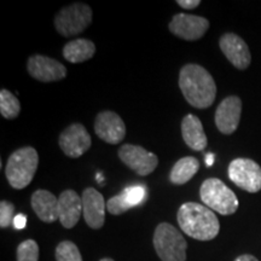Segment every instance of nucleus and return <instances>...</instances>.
I'll list each match as a JSON object with an SVG mask.
<instances>
[{"label":"nucleus","instance_id":"1","mask_svg":"<svg viewBox=\"0 0 261 261\" xmlns=\"http://www.w3.org/2000/svg\"><path fill=\"white\" fill-rule=\"evenodd\" d=\"M179 87L191 107L205 109L214 103L217 85L213 76L198 64H185L179 73Z\"/></svg>","mask_w":261,"mask_h":261},{"label":"nucleus","instance_id":"2","mask_svg":"<svg viewBox=\"0 0 261 261\" xmlns=\"http://www.w3.org/2000/svg\"><path fill=\"white\" fill-rule=\"evenodd\" d=\"M178 224L182 232L198 241H211L218 236L220 224L214 212L203 204L187 202L178 211Z\"/></svg>","mask_w":261,"mask_h":261},{"label":"nucleus","instance_id":"3","mask_svg":"<svg viewBox=\"0 0 261 261\" xmlns=\"http://www.w3.org/2000/svg\"><path fill=\"white\" fill-rule=\"evenodd\" d=\"M39 165L38 151L32 146L15 150L8 160L5 174L10 187L22 190L31 184Z\"/></svg>","mask_w":261,"mask_h":261},{"label":"nucleus","instance_id":"4","mask_svg":"<svg viewBox=\"0 0 261 261\" xmlns=\"http://www.w3.org/2000/svg\"><path fill=\"white\" fill-rule=\"evenodd\" d=\"M201 200L205 207L221 215H231L238 210V198L234 192L217 178L205 179L200 188Z\"/></svg>","mask_w":261,"mask_h":261},{"label":"nucleus","instance_id":"5","mask_svg":"<svg viewBox=\"0 0 261 261\" xmlns=\"http://www.w3.org/2000/svg\"><path fill=\"white\" fill-rule=\"evenodd\" d=\"M154 248L162 261L187 260L188 243L178 228L168 223H162L154 232Z\"/></svg>","mask_w":261,"mask_h":261},{"label":"nucleus","instance_id":"6","mask_svg":"<svg viewBox=\"0 0 261 261\" xmlns=\"http://www.w3.org/2000/svg\"><path fill=\"white\" fill-rule=\"evenodd\" d=\"M91 22L92 9L84 3H74L65 6L55 16V28L64 38L80 34L89 27Z\"/></svg>","mask_w":261,"mask_h":261},{"label":"nucleus","instance_id":"7","mask_svg":"<svg viewBox=\"0 0 261 261\" xmlns=\"http://www.w3.org/2000/svg\"><path fill=\"white\" fill-rule=\"evenodd\" d=\"M228 178L238 188L248 192L261 190V167L250 159H234L228 165Z\"/></svg>","mask_w":261,"mask_h":261},{"label":"nucleus","instance_id":"8","mask_svg":"<svg viewBox=\"0 0 261 261\" xmlns=\"http://www.w3.org/2000/svg\"><path fill=\"white\" fill-rule=\"evenodd\" d=\"M119 159L140 177H146L155 171L159 158L139 145L123 144L117 151Z\"/></svg>","mask_w":261,"mask_h":261},{"label":"nucleus","instance_id":"9","mask_svg":"<svg viewBox=\"0 0 261 261\" xmlns=\"http://www.w3.org/2000/svg\"><path fill=\"white\" fill-rule=\"evenodd\" d=\"M58 143L61 150L68 158L77 159L91 148L92 139L86 127L81 123H73L62 130Z\"/></svg>","mask_w":261,"mask_h":261},{"label":"nucleus","instance_id":"10","mask_svg":"<svg viewBox=\"0 0 261 261\" xmlns=\"http://www.w3.org/2000/svg\"><path fill=\"white\" fill-rule=\"evenodd\" d=\"M169 31L175 37L188 41L201 39L210 29V22L202 16L177 14L173 16L168 24Z\"/></svg>","mask_w":261,"mask_h":261},{"label":"nucleus","instance_id":"11","mask_svg":"<svg viewBox=\"0 0 261 261\" xmlns=\"http://www.w3.org/2000/svg\"><path fill=\"white\" fill-rule=\"evenodd\" d=\"M27 70L33 79L41 83H55L67 76V68L54 58L33 55L28 58Z\"/></svg>","mask_w":261,"mask_h":261},{"label":"nucleus","instance_id":"12","mask_svg":"<svg viewBox=\"0 0 261 261\" xmlns=\"http://www.w3.org/2000/svg\"><path fill=\"white\" fill-rule=\"evenodd\" d=\"M94 132L108 144H119L126 136V126L119 114L106 110L96 116Z\"/></svg>","mask_w":261,"mask_h":261},{"label":"nucleus","instance_id":"13","mask_svg":"<svg viewBox=\"0 0 261 261\" xmlns=\"http://www.w3.org/2000/svg\"><path fill=\"white\" fill-rule=\"evenodd\" d=\"M242 100L237 96H228L221 100L215 112V125L223 135H232L240 125Z\"/></svg>","mask_w":261,"mask_h":261},{"label":"nucleus","instance_id":"14","mask_svg":"<svg viewBox=\"0 0 261 261\" xmlns=\"http://www.w3.org/2000/svg\"><path fill=\"white\" fill-rule=\"evenodd\" d=\"M220 50L223 51L225 57L232 63L237 69H247L252 62L250 51L246 41L233 33H226L219 40Z\"/></svg>","mask_w":261,"mask_h":261},{"label":"nucleus","instance_id":"15","mask_svg":"<svg viewBox=\"0 0 261 261\" xmlns=\"http://www.w3.org/2000/svg\"><path fill=\"white\" fill-rule=\"evenodd\" d=\"M83 214L86 224L91 228L98 230L106 220L107 203L103 195L96 189L87 188L83 192Z\"/></svg>","mask_w":261,"mask_h":261},{"label":"nucleus","instance_id":"16","mask_svg":"<svg viewBox=\"0 0 261 261\" xmlns=\"http://www.w3.org/2000/svg\"><path fill=\"white\" fill-rule=\"evenodd\" d=\"M83 213V198L74 190H65L58 197V220L62 226L71 228L79 221Z\"/></svg>","mask_w":261,"mask_h":261},{"label":"nucleus","instance_id":"17","mask_svg":"<svg viewBox=\"0 0 261 261\" xmlns=\"http://www.w3.org/2000/svg\"><path fill=\"white\" fill-rule=\"evenodd\" d=\"M146 191L144 187L135 185V187L126 188L119 195L109 198L107 202V211L113 215L123 214L130 208L136 207L144 201Z\"/></svg>","mask_w":261,"mask_h":261},{"label":"nucleus","instance_id":"18","mask_svg":"<svg viewBox=\"0 0 261 261\" xmlns=\"http://www.w3.org/2000/svg\"><path fill=\"white\" fill-rule=\"evenodd\" d=\"M31 204L38 218L44 223L58 220V198L48 190H37L32 195Z\"/></svg>","mask_w":261,"mask_h":261},{"label":"nucleus","instance_id":"19","mask_svg":"<svg viewBox=\"0 0 261 261\" xmlns=\"http://www.w3.org/2000/svg\"><path fill=\"white\" fill-rule=\"evenodd\" d=\"M181 136L187 144L191 150L195 151H202L207 148L208 139L205 136L203 125L197 116L188 114L184 116L181 121Z\"/></svg>","mask_w":261,"mask_h":261},{"label":"nucleus","instance_id":"20","mask_svg":"<svg viewBox=\"0 0 261 261\" xmlns=\"http://www.w3.org/2000/svg\"><path fill=\"white\" fill-rule=\"evenodd\" d=\"M96 54V45L87 39H75L63 47V57L70 63H83Z\"/></svg>","mask_w":261,"mask_h":261},{"label":"nucleus","instance_id":"21","mask_svg":"<svg viewBox=\"0 0 261 261\" xmlns=\"http://www.w3.org/2000/svg\"><path fill=\"white\" fill-rule=\"evenodd\" d=\"M200 169V162L194 156H187L178 160L169 173V181L174 185L187 184Z\"/></svg>","mask_w":261,"mask_h":261},{"label":"nucleus","instance_id":"22","mask_svg":"<svg viewBox=\"0 0 261 261\" xmlns=\"http://www.w3.org/2000/svg\"><path fill=\"white\" fill-rule=\"evenodd\" d=\"M21 113V103L17 97L10 91H0V114L6 120H14Z\"/></svg>","mask_w":261,"mask_h":261},{"label":"nucleus","instance_id":"23","mask_svg":"<svg viewBox=\"0 0 261 261\" xmlns=\"http://www.w3.org/2000/svg\"><path fill=\"white\" fill-rule=\"evenodd\" d=\"M57 261H83V256L76 244L70 241H63L56 248Z\"/></svg>","mask_w":261,"mask_h":261},{"label":"nucleus","instance_id":"24","mask_svg":"<svg viewBox=\"0 0 261 261\" xmlns=\"http://www.w3.org/2000/svg\"><path fill=\"white\" fill-rule=\"evenodd\" d=\"M39 246L34 240H27L17 248V261H38Z\"/></svg>","mask_w":261,"mask_h":261},{"label":"nucleus","instance_id":"25","mask_svg":"<svg viewBox=\"0 0 261 261\" xmlns=\"http://www.w3.org/2000/svg\"><path fill=\"white\" fill-rule=\"evenodd\" d=\"M15 205L9 201L0 202V226L2 228L14 225Z\"/></svg>","mask_w":261,"mask_h":261},{"label":"nucleus","instance_id":"26","mask_svg":"<svg viewBox=\"0 0 261 261\" xmlns=\"http://www.w3.org/2000/svg\"><path fill=\"white\" fill-rule=\"evenodd\" d=\"M177 4L185 10L196 9L201 4L200 0H177Z\"/></svg>","mask_w":261,"mask_h":261},{"label":"nucleus","instance_id":"27","mask_svg":"<svg viewBox=\"0 0 261 261\" xmlns=\"http://www.w3.org/2000/svg\"><path fill=\"white\" fill-rule=\"evenodd\" d=\"M25 224H27V217L23 214L16 215L14 219V226L16 228H23L25 227Z\"/></svg>","mask_w":261,"mask_h":261},{"label":"nucleus","instance_id":"28","mask_svg":"<svg viewBox=\"0 0 261 261\" xmlns=\"http://www.w3.org/2000/svg\"><path fill=\"white\" fill-rule=\"evenodd\" d=\"M234 261H259L256 259L255 256H253V255H248V254H246V255H241V256H238L236 260Z\"/></svg>","mask_w":261,"mask_h":261},{"label":"nucleus","instance_id":"29","mask_svg":"<svg viewBox=\"0 0 261 261\" xmlns=\"http://www.w3.org/2000/svg\"><path fill=\"white\" fill-rule=\"evenodd\" d=\"M213 159H214V156L212 155V154L205 156V163H207V166H212V165H213V162H214Z\"/></svg>","mask_w":261,"mask_h":261},{"label":"nucleus","instance_id":"30","mask_svg":"<svg viewBox=\"0 0 261 261\" xmlns=\"http://www.w3.org/2000/svg\"><path fill=\"white\" fill-rule=\"evenodd\" d=\"M99 261H114V260H113V259H110V257H104V259L99 260Z\"/></svg>","mask_w":261,"mask_h":261}]
</instances>
